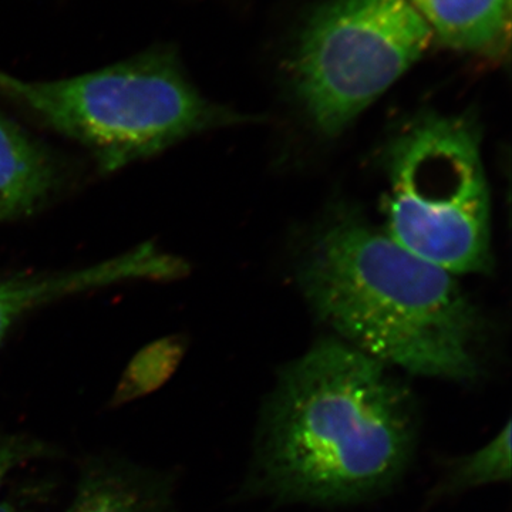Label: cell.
Returning a JSON list of instances; mask_svg holds the SVG:
<instances>
[{
	"mask_svg": "<svg viewBox=\"0 0 512 512\" xmlns=\"http://www.w3.org/2000/svg\"><path fill=\"white\" fill-rule=\"evenodd\" d=\"M416 429L412 396L386 365L319 340L279 377L259 451L262 490L328 505L375 497L409 467Z\"/></svg>",
	"mask_w": 512,
	"mask_h": 512,
	"instance_id": "cell-1",
	"label": "cell"
},
{
	"mask_svg": "<svg viewBox=\"0 0 512 512\" xmlns=\"http://www.w3.org/2000/svg\"><path fill=\"white\" fill-rule=\"evenodd\" d=\"M303 295L340 340L410 375L467 382L481 318L453 274L353 218L333 222L299 269Z\"/></svg>",
	"mask_w": 512,
	"mask_h": 512,
	"instance_id": "cell-2",
	"label": "cell"
},
{
	"mask_svg": "<svg viewBox=\"0 0 512 512\" xmlns=\"http://www.w3.org/2000/svg\"><path fill=\"white\" fill-rule=\"evenodd\" d=\"M0 96L86 148L101 174L158 156L204 131L249 120L202 96L171 46L52 82L0 72Z\"/></svg>",
	"mask_w": 512,
	"mask_h": 512,
	"instance_id": "cell-3",
	"label": "cell"
},
{
	"mask_svg": "<svg viewBox=\"0 0 512 512\" xmlns=\"http://www.w3.org/2000/svg\"><path fill=\"white\" fill-rule=\"evenodd\" d=\"M384 163L387 237L453 275L490 271V190L476 120L421 113L390 141Z\"/></svg>",
	"mask_w": 512,
	"mask_h": 512,
	"instance_id": "cell-4",
	"label": "cell"
},
{
	"mask_svg": "<svg viewBox=\"0 0 512 512\" xmlns=\"http://www.w3.org/2000/svg\"><path fill=\"white\" fill-rule=\"evenodd\" d=\"M431 39L409 0H330L299 36L293 89L316 130L338 137L423 56Z\"/></svg>",
	"mask_w": 512,
	"mask_h": 512,
	"instance_id": "cell-5",
	"label": "cell"
},
{
	"mask_svg": "<svg viewBox=\"0 0 512 512\" xmlns=\"http://www.w3.org/2000/svg\"><path fill=\"white\" fill-rule=\"evenodd\" d=\"M188 271L184 259L161 251L154 242H144L84 268L0 275V348L20 319L50 303L128 282L177 281Z\"/></svg>",
	"mask_w": 512,
	"mask_h": 512,
	"instance_id": "cell-6",
	"label": "cell"
},
{
	"mask_svg": "<svg viewBox=\"0 0 512 512\" xmlns=\"http://www.w3.org/2000/svg\"><path fill=\"white\" fill-rule=\"evenodd\" d=\"M69 163L0 111V224L32 217L59 197Z\"/></svg>",
	"mask_w": 512,
	"mask_h": 512,
	"instance_id": "cell-7",
	"label": "cell"
},
{
	"mask_svg": "<svg viewBox=\"0 0 512 512\" xmlns=\"http://www.w3.org/2000/svg\"><path fill=\"white\" fill-rule=\"evenodd\" d=\"M66 512H178L170 478L111 457L90 458Z\"/></svg>",
	"mask_w": 512,
	"mask_h": 512,
	"instance_id": "cell-8",
	"label": "cell"
},
{
	"mask_svg": "<svg viewBox=\"0 0 512 512\" xmlns=\"http://www.w3.org/2000/svg\"><path fill=\"white\" fill-rule=\"evenodd\" d=\"M433 37L476 55L498 56L510 39L511 0H409Z\"/></svg>",
	"mask_w": 512,
	"mask_h": 512,
	"instance_id": "cell-9",
	"label": "cell"
},
{
	"mask_svg": "<svg viewBox=\"0 0 512 512\" xmlns=\"http://www.w3.org/2000/svg\"><path fill=\"white\" fill-rule=\"evenodd\" d=\"M511 478V423L476 453L464 457L450 476L451 490L503 483Z\"/></svg>",
	"mask_w": 512,
	"mask_h": 512,
	"instance_id": "cell-10",
	"label": "cell"
},
{
	"mask_svg": "<svg viewBox=\"0 0 512 512\" xmlns=\"http://www.w3.org/2000/svg\"><path fill=\"white\" fill-rule=\"evenodd\" d=\"M52 453L45 441L28 434L0 430V487L15 468Z\"/></svg>",
	"mask_w": 512,
	"mask_h": 512,
	"instance_id": "cell-11",
	"label": "cell"
},
{
	"mask_svg": "<svg viewBox=\"0 0 512 512\" xmlns=\"http://www.w3.org/2000/svg\"><path fill=\"white\" fill-rule=\"evenodd\" d=\"M0 512H20L15 507L9 504H0Z\"/></svg>",
	"mask_w": 512,
	"mask_h": 512,
	"instance_id": "cell-12",
	"label": "cell"
}]
</instances>
